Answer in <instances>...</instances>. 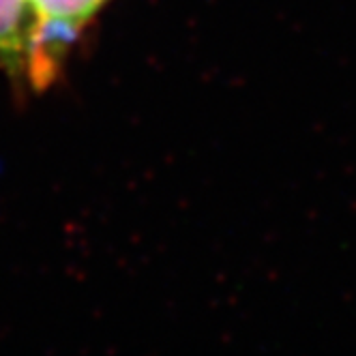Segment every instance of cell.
I'll use <instances>...</instances> for the list:
<instances>
[{
    "label": "cell",
    "instance_id": "6da1fadb",
    "mask_svg": "<svg viewBox=\"0 0 356 356\" xmlns=\"http://www.w3.org/2000/svg\"><path fill=\"white\" fill-rule=\"evenodd\" d=\"M108 0H29L33 26L26 54V82L45 88L58 71L92 17Z\"/></svg>",
    "mask_w": 356,
    "mask_h": 356
},
{
    "label": "cell",
    "instance_id": "7a4b0ae2",
    "mask_svg": "<svg viewBox=\"0 0 356 356\" xmlns=\"http://www.w3.org/2000/svg\"><path fill=\"white\" fill-rule=\"evenodd\" d=\"M33 15L29 0H0V65L26 78Z\"/></svg>",
    "mask_w": 356,
    "mask_h": 356
}]
</instances>
